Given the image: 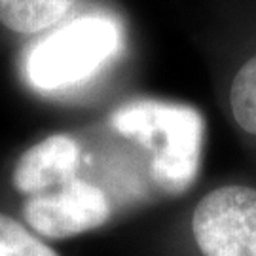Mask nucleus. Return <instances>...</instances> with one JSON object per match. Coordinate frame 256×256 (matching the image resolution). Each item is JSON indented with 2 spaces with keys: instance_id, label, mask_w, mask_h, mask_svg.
<instances>
[{
  "instance_id": "nucleus-1",
  "label": "nucleus",
  "mask_w": 256,
  "mask_h": 256,
  "mask_svg": "<svg viewBox=\"0 0 256 256\" xmlns=\"http://www.w3.org/2000/svg\"><path fill=\"white\" fill-rule=\"evenodd\" d=\"M110 126L150 152V174L165 194H182L200 173L202 114L186 104L162 101L128 102L110 116Z\"/></svg>"
},
{
  "instance_id": "nucleus-2",
  "label": "nucleus",
  "mask_w": 256,
  "mask_h": 256,
  "mask_svg": "<svg viewBox=\"0 0 256 256\" xmlns=\"http://www.w3.org/2000/svg\"><path fill=\"white\" fill-rule=\"evenodd\" d=\"M122 28L108 16H82L40 40L27 55V78L40 92L88 80L120 54Z\"/></svg>"
},
{
  "instance_id": "nucleus-3",
  "label": "nucleus",
  "mask_w": 256,
  "mask_h": 256,
  "mask_svg": "<svg viewBox=\"0 0 256 256\" xmlns=\"http://www.w3.org/2000/svg\"><path fill=\"white\" fill-rule=\"evenodd\" d=\"M203 256H256V190L228 184L209 192L192 216Z\"/></svg>"
},
{
  "instance_id": "nucleus-4",
  "label": "nucleus",
  "mask_w": 256,
  "mask_h": 256,
  "mask_svg": "<svg viewBox=\"0 0 256 256\" xmlns=\"http://www.w3.org/2000/svg\"><path fill=\"white\" fill-rule=\"evenodd\" d=\"M25 220L48 239H68L101 228L112 214L108 198L95 184L72 178L59 190L30 196L23 205Z\"/></svg>"
},
{
  "instance_id": "nucleus-5",
  "label": "nucleus",
  "mask_w": 256,
  "mask_h": 256,
  "mask_svg": "<svg viewBox=\"0 0 256 256\" xmlns=\"http://www.w3.org/2000/svg\"><path fill=\"white\" fill-rule=\"evenodd\" d=\"M80 144L68 135H50L25 150L14 169V186L21 194L38 196L55 184L72 180L80 164Z\"/></svg>"
},
{
  "instance_id": "nucleus-6",
  "label": "nucleus",
  "mask_w": 256,
  "mask_h": 256,
  "mask_svg": "<svg viewBox=\"0 0 256 256\" xmlns=\"http://www.w3.org/2000/svg\"><path fill=\"white\" fill-rule=\"evenodd\" d=\"M76 0H0V23L21 34L54 27L70 12Z\"/></svg>"
},
{
  "instance_id": "nucleus-7",
  "label": "nucleus",
  "mask_w": 256,
  "mask_h": 256,
  "mask_svg": "<svg viewBox=\"0 0 256 256\" xmlns=\"http://www.w3.org/2000/svg\"><path fill=\"white\" fill-rule=\"evenodd\" d=\"M230 104L239 128L256 135V55L236 74L230 90Z\"/></svg>"
},
{
  "instance_id": "nucleus-8",
  "label": "nucleus",
  "mask_w": 256,
  "mask_h": 256,
  "mask_svg": "<svg viewBox=\"0 0 256 256\" xmlns=\"http://www.w3.org/2000/svg\"><path fill=\"white\" fill-rule=\"evenodd\" d=\"M0 256H59L18 220L0 214Z\"/></svg>"
}]
</instances>
